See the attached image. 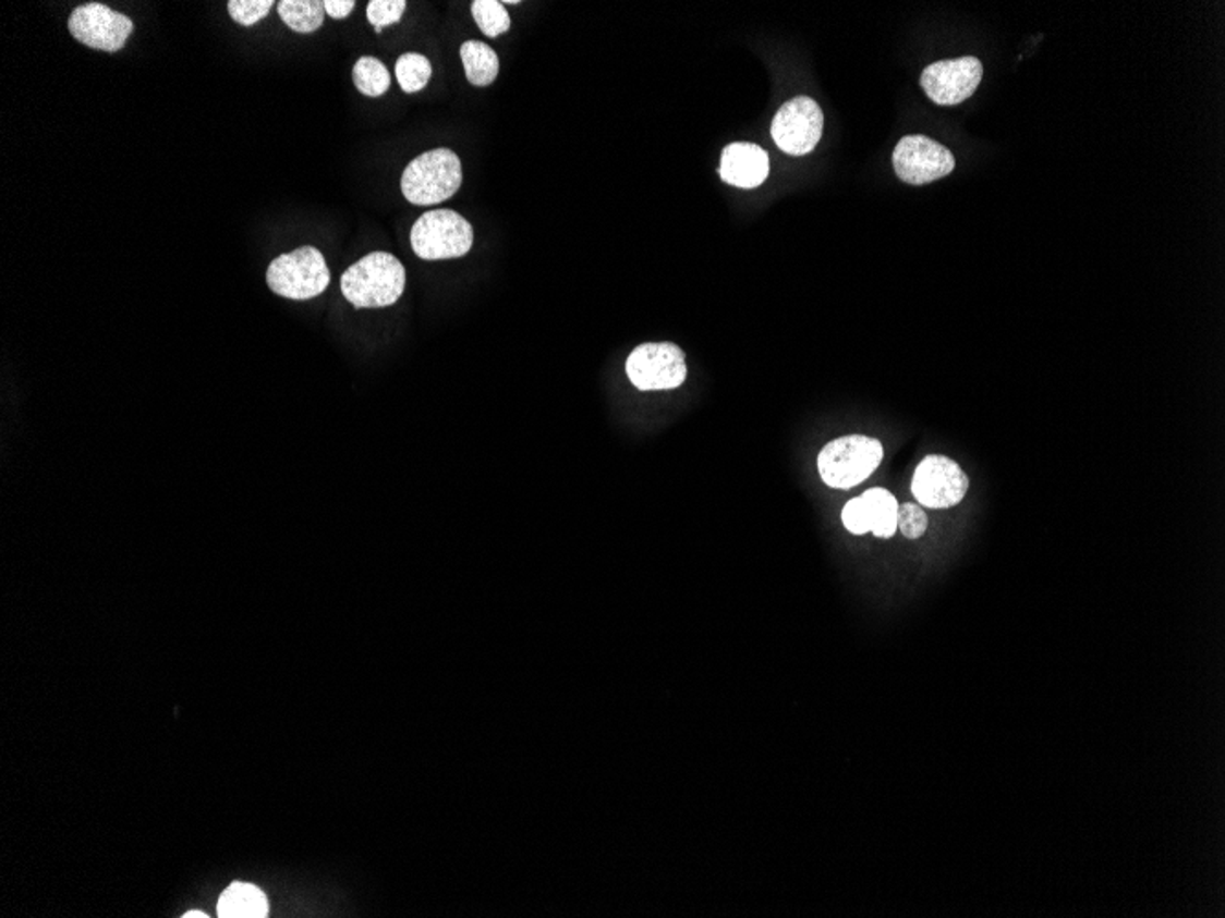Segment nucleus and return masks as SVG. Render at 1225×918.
<instances>
[{
	"instance_id": "2",
	"label": "nucleus",
	"mask_w": 1225,
	"mask_h": 918,
	"mask_svg": "<svg viewBox=\"0 0 1225 918\" xmlns=\"http://www.w3.org/2000/svg\"><path fill=\"white\" fill-rule=\"evenodd\" d=\"M885 450L877 439L866 434H846L824 445L816 468L824 485L835 490H851L870 479L883 463Z\"/></svg>"
},
{
	"instance_id": "11",
	"label": "nucleus",
	"mask_w": 1225,
	"mask_h": 918,
	"mask_svg": "<svg viewBox=\"0 0 1225 918\" xmlns=\"http://www.w3.org/2000/svg\"><path fill=\"white\" fill-rule=\"evenodd\" d=\"M983 64L980 59L967 58L937 61L923 70L921 88L936 105H960L977 93L982 83Z\"/></svg>"
},
{
	"instance_id": "5",
	"label": "nucleus",
	"mask_w": 1225,
	"mask_h": 918,
	"mask_svg": "<svg viewBox=\"0 0 1225 918\" xmlns=\"http://www.w3.org/2000/svg\"><path fill=\"white\" fill-rule=\"evenodd\" d=\"M411 248L423 260L459 259L474 244V228L451 209L424 213L411 228Z\"/></svg>"
},
{
	"instance_id": "10",
	"label": "nucleus",
	"mask_w": 1225,
	"mask_h": 918,
	"mask_svg": "<svg viewBox=\"0 0 1225 918\" xmlns=\"http://www.w3.org/2000/svg\"><path fill=\"white\" fill-rule=\"evenodd\" d=\"M69 29L74 39L85 47L114 53L125 47L134 24L128 15L99 2H90L70 13Z\"/></svg>"
},
{
	"instance_id": "1",
	"label": "nucleus",
	"mask_w": 1225,
	"mask_h": 918,
	"mask_svg": "<svg viewBox=\"0 0 1225 918\" xmlns=\"http://www.w3.org/2000/svg\"><path fill=\"white\" fill-rule=\"evenodd\" d=\"M340 286L341 294L354 308L391 306L404 294V266L386 252L364 255L343 272Z\"/></svg>"
},
{
	"instance_id": "8",
	"label": "nucleus",
	"mask_w": 1225,
	"mask_h": 918,
	"mask_svg": "<svg viewBox=\"0 0 1225 918\" xmlns=\"http://www.w3.org/2000/svg\"><path fill=\"white\" fill-rule=\"evenodd\" d=\"M824 131V112L810 96L781 105L771 123V136L789 157H805L815 149Z\"/></svg>"
},
{
	"instance_id": "3",
	"label": "nucleus",
	"mask_w": 1225,
	"mask_h": 918,
	"mask_svg": "<svg viewBox=\"0 0 1225 918\" xmlns=\"http://www.w3.org/2000/svg\"><path fill=\"white\" fill-rule=\"evenodd\" d=\"M463 184V166L450 149H435L413 158L402 173L400 187L415 206H435L453 197Z\"/></svg>"
},
{
	"instance_id": "19",
	"label": "nucleus",
	"mask_w": 1225,
	"mask_h": 918,
	"mask_svg": "<svg viewBox=\"0 0 1225 918\" xmlns=\"http://www.w3.org/2000/svg\"><path fill=\"white\" fill-rule=\"evenodd\" d=\"M472 15H474L475 23L486 37H499L510 29V15L504 2L474 0L472 2Z\"/></svg>"
},
{
	"instance_id": "16",
	"label": "nucleus",
	"mask_w": 1225,
	"mask_h": 918,
	"mask_svg": "<svg viewBox=\"0 0 1225 918\" xmlns=\"http://www.w3.org/2000/svg\"><path fill=\"white\" fill-rule=\"evenodd\" d=\"M279 17L298 34H313L324 26L325 8L319 0H281Z\"/></svg>"
},
{
	"instance_id": "20",
	"label": "nucleus",
	"mask_w": 1225,
	"mask_h": 918,
	"mask_svg": "<svg viewBox=\"0 0 1225 918\" xmlns=\"http://www.w3.org/2000/svg\"><path fill=\"white\" fill-rule=\"evenodd\" d=\"M897 528L907 539H919L925 536L929 528V517L925 510L918 503L899 504L897 512Z\"/></svg>"
},
{
	"instance_id": "21",
	"label": "nucleus",
	"mask_w": 1225,
	"mask_h": 918,
	"mask_svg": "<svg viewBox=\"0 0 1225 918\" xmlns=\"http://www.w3.org/2000/svg\"><path fill=\"white\" fill-rule=\"evenodd\" d=\"M276 7L272 0H230L228 13L241 26H254Z\"/></svg>"
},
{
	"instance_id": "4",
	"label": "nucleus",
	"mask_w": 1225,
	"mask_h": 918,
	"mask_svg": "<svg viewBox=\"0 0 1225 918\" xmlns=\"http://www.w3.org/2000/svg\"><path fill=\"white\" fill-rule=\"evenodd\" d=\"M266 283L274 294L287 299H314L329 286L330 270L319 249L301 246L270 262Z\"/></svg>"
},
{
	"instance_id": "7",
	"label": "nucleus",
	"mask_w": 1225,
	"mask_h": 918,
	"mask_svg": "<svg viewBox=\"0 0 1225 918\" xmlns=\"http://www.w3.org/2000/svg\"><path fill=\"white\" fill-rule=\"evenodd\" d=\"M967 491L969 477L950 456H925L913 472L912 493L925 509H953L966 499Z\"/></svg>"
},
{
	"instance_id": "6",
	"label": "nucleus",
	"mask_w": 1225,
	"mask_h": 918,
	"mask_svg": "<svg viewBox=\"0 0 1225 918\" xmlns=\"http://www.w3.org/2000/svg\"><path fill=\"white\" fill-rule=\"evenodd\" d=\"M626 372L639 391H670L687 381V358L676 343H642L628 356Z\"/></svg>"
},
{
	"instance_id": "9",
	"label": "nucleus",
	"mask_w": 1225,
	"mask_h": 918,
	"mask_svg": "<svg viewBox=\"0 0 1225 918\" xmlns=\"http://www.w3.org/2000/svg\"><path fill=\"white\" fill-rule=\"evenodd\" d=\"M892 162L897 176L910 185L931 184L953 173L956 168V160L947 147L921 134L899 139Z\"/></svg>"
},
{
	"instance_id": "18",
	"label": "nucleus",
	"mask_w": 1225,
	"mask_h": 918,
	"mask_svg": "<svg viewBox=\"0 0 1225 918\" xmlns=\"http://www.w3.org/2000/svg\"><path fill=\"white\" fill-rule=\"evenodd\" d=\"M395 75L405 94L421 93L432 77V63L423 53H402L395 64Z\"/></svg>"
},
{
	"instance_id": "24",
	"label": "nucleus",
	"mask_w": 1225,
	"mask_h": 918,
	"mask_svg": "<svg viewBox=\"0 0 1225 918\" xmlns=\"http://www.w3.org/2000/svg\"><path fill=\"white\" fill-rule=\"evenodd\" d=\"M354 7H356L354 0H324L325 13H329L332 19L349 17Z\"/></svg>"
},
{
	"instance_id": "12",
	"label": "nucleus",
	"mask_w": 1225,
	"mask_h": 918,
	"mask_svg": "<svg viewBox=\"0 0 1225 918\" xmlns=\"http://www.w3.org/2000/svg\"><path fill=\"white\" fill-rule=\"evenodd\" d=\"M769 169V155L760 145L736 142L723 149L719 174L735 187L754 189L767 180Z\"/></svg>"
},
{
	"instance_id": "23",
	"label": "nucleus",
	"mask_w": 1225,
	"mask_h": 918,
	"mask_svg": "<svg viewBox=\"0 0 1225 918\" xmlns=\"http://www.w3.org/2000/svg\"><path fill=\"white\" fill-rule=\"evenodd\" d=\"M842 525L846 530L853 534V536H864L868 534L866 514H864V506H862L861 497H856L845 504L842 509Z\"/></svg>"
},
{
	"instance_id": "25",
	"label": "nucleus",
	"mask_w": 1225,
	"mask_h": 918,
	"mask_svg": "<svg viewBox=\"0 0 1225 918\" xmlns=\"http://www.w3.org/2000/svg\"><path fill=\"white\" fill-rule=\"evenodd\" d=\"M206 917H208V915H206V913H203V911H187L184 915V918H206Z\"/></svg>"
},
{
	"instance_id": "15",
	"label": "nucleus",
	"mask_w": 1225,
	"mask_h": 918,
	"mask_svg": "<svg viewBox=\"0 0 1225 918\" xmlns=\"http://www.w3.org/2000/svg\"><path fill=\"white\" fill-rule=\"evenodd\" d=\"M464 72L475 87H488L499 74V58L496 50L481 41H466L461 47Z\"/></svg>"
},
{
	"instance_id": "13",
	"label": "nucleus",
	"mask_w": 1225,
	"mask_h": 918,
	"mask_svg": "<svg viewBox=\"0 0 1225 918\" xmlns=\"http://www.w3.org/2000/svg\"><path fill=\"white\" fill-rule=\"evenodd\" d=\"M861 501L866 514L868 530L878 539L894 538L899 512L896 497L885 488H870L862 493Z\"/></svg>"
},
{
	"instance_id": "14",
	"label": "nucleus",
	"mask_w": 1225,
	"mask_h": 918,
	"mask_svg": "<svg viewBox=\"0 0 1225 918\" xmlns=\"http://www.w3.org/2000/svg\"><path fill=\"white\" fill-rule=\"evenodd\" d=\"M217 911L222 918H263L268 915V902L255 885L232 884L220 896Z\"/></svg>"
},
{
	"instance_id": "22",
	"label": "nucleus",
	"mask_w": 1225,
	"mask_h": 918,
	"mask_svg": "<svg viewBox=\"0 0 1225 918\" xmlns=\"http://www.w3.org/2000/svg\"><path fill=\"white\" fill-rule=\"evenodd\" d=\"M404 0H371L367 4V21L375 26L376 34L389 24L399 23L405 12Z\"/></svg>"
},
{
	"instance_id": "17",
	"label": "nucleus",
	"mask_w": 1225,
	"mask_h": 918,
	"mask_svg": "<svg viewBox=\"0 0 1225 918\" xmlns=\"http://www.w3.org/2000/svg\"><path fill=\"white\" fill-rule=\"evenodd\" d=\"M354 87L369 98H380L388 93L391 85V74L386 64L376 58L365 56L360 58L353 69Z\"/></svg>"
}]
</instances>
